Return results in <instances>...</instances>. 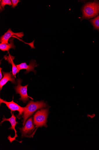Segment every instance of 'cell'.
I'll list each match as a JSON object with an SVG mask.
<instances>
[{
  "label": "cell",
  "mask_w": 99,
  "mask_h": 150,
  "mask_svg": "<svg viewBox=\"0 0 99 150\" xmlns=\"http://www.w3.org/2000/svg\"><path fill=\"white\" fill-rule=\"evenodd\" d=\"M11 113V116L9 118H6L4 116L1 122V125L3 122L5 121H8L10 122L11 126V127L9 128V129L14 130L15 131V136L13 138H11V135L9 136L8 138V139L9 140L10 143H11L14 141H17L16 139V138L18 137V136L17 133V132L16 129L15 127L19 123L18 122L16 121L17 117L14 115V112H12ZM17 141L21 143L22 141L19 142L18 141Z\"/></svg>",
  "instance_id": "cell-6"
},
{
  "label": "cell",
  "mask_w": 99,
  "mask_h": 150,
  "mask_svg": "<svg viewBox=\"0 0 99 150\" xmlns=\"http://www.w3.org/2000/svg\"><path fill=\"white\" fill-rule=\"evenodd\" d=\"M4 75L3 77L0 81V90L1 91L3 87L9 81L15 85L17 84L16 81V77L13 76L12 72H5L3 71Z\"/></svg>",
  "instance_id": "cell-10"
},
{
  "label": "cell",
  "mask_w": 99,
  "mask_h": 150,
  "mask_svg": "<svg viewBox=\"0 0 99 150\" xmlns=\"http://www.w3.org/2000/svg\"><path fill=\"white\" fill-rule=\"evenodd\" d=\"M17 85L15 87L17 94H19L20 95L21 98L19 100L22 101L24 103H26L29 100V98L32 100L33 99L28 96L27 93V87L28 85H27L24 86H21V84L22 81L21 79H18L17 80Z\"/></svg>",
  "instance_id": "cell-5"
},
{
  "label": "cell",
  "mask_w": 99,
  "mask_h": 150,
  "mask_svg": "<svg viewBox=\"0 0 99 150\" xmlns=\"http://www.w3.org/2000/svg\"><path fill=\"white\" fill-rule=\"evenodd\" d=\"M4 58L7 61L9 64H11L12 65V73L13 76H15L16 78V75L20 71L18 69L16 65L14 63L13 60L15 59V57L12 56L9 54L8 56H5Z\"/></svg>",
  "instance_id": "cell-11"
},
{
  "label": "cell",
  "mask_w": 99,
  "mask_h": 150,
  "mask_svg": "<svg viewBox=\"0 0 99 150\" xmlns=\"http://www.w3.org/2000/svg\"><path fill=\"white\" fill-rule=\"evenodd\" d=\"M13 35H15L18 37L22 38L24 36V33L23 32L18 33L13 32L10 28H9L4 34L1 36L0 38L1 43L8 44V40Z\"/></svg>",
  "instance_id": "cell-8"
},
{
  "label": "cell",
  "mask_w": 99,
  "mask_h": 150,
  "mask_svg": "<svg viewBox=\"0 0 99 150\" xmlns=\"http://www.w3.org/2000/svg\"><path fill=\"white\" fill-rule=\"evenodd\" d=\"M13 99V96L12 100L11 102H8L1 98L0 99V104L1 105L2 103L5 104L9 110H11V113L15 111H18L19 112V114L17 115V117L18 119H20L21 116L22 115L23 113L24 107L21 106L14 102Z\"/></svg>",
  "instance_id": "cell-7"
},
{
  "label": "cell",
  "mask_w": 99,
  "mask_h": 150,
  "mask_svg": "<svg viewBox=\"0 0 99 150\" xmlns=\"http://www.w3.org/2000/svg\"><path fill=\"white\" fill-rule=\"evenodd\" d=\"M36 127L33 123V117L26 121L25 125L21 128H19L21 133L22 138L33 137Z\"/></svg>",
  "instance_id": "cell-4"
},
{
  "label": "cell",
  "mask_w": 99,
  "mask_h": 150,
  "mask_svg": "<svg viewBox=\"0 0 99 150\" xmlns=\"http://www.w3.org/2000/svg\"><path fill=\"white\" fill-rule=\"evenodd\" d=\"M2 69L1 68H0V79L1 80L3 78V75L2 74Z\"/></svg>",
  "instance_id": "cell-16"
},
{
  "label": "cell",
  "mask_w": 99,
  "mask_h": 150,
  "mask_svg": "<svg viewBox=\"0 0 99 150\" xmlns=\"http://www.w3.org/2000/svg\"><path fill=\"white\" fill-rule=\"evenodd\" d=\"M8 5L10 6H12L11 1L10 0H2L1 1V11H3L5 9V7L6 5Z\"/></svg>",
  "instance_id": "cell-14"
},
{
  "label": "cell",
  "mask_w": 99,
  "mask_h": 150,
  "mask_svg": "<svg viewBox=\"0 0 99 150\" xmlns=\"http://www.w3.org/2000/svg\"><path fill=\"white\" fill-rule=\"evenodd\" d=\"M14 39L15 38L13 37L11 38L9 40L10 43L8 44L1 43L0 44V49L3 51H7L8 52H9L10 49H15L16 46L14 45Z\"/></svg>",
  "instance_id": "cell-12"
},
{
  "label": "cell",
  "mask_w": 99,
  "mask_h": 150,
  "mask_svg": "<svg viewBox=\"0 0 99 150\" xmlns=\"http://www.w3.org/2000/svg\"><path fill=\"white\" fill-rule=\"evenodd\" d=\"M49 113V109L42 108L38 111L34 115L33 117V123L36 129H35L33 135L39 127L43 126L47 127V118Z\"/></svg>",
  "instance_id": "cell-3"
},
{
  "label": "cell",
  "mask_w": 99,
  "mask_h": 150,
  "mask_svg": "<svg viewBox=\"0 0 99 150\" xmlns=\"http://www.w3.org/2000/svg\"><path fill=\"white\" fill-rule=\"evenodd\" d=\"M21 1L20 0H12V6L11 7L13 8H15L17 6L18 4Z\"/></svg>",
  "instance_id": "cell-15"
},
{
  "label": "cell",
  "mask_w": 99,
  "mask_h": 150,
  "mask_svg": "<svg viewBox=\"0 0 99 150\" xmlns=\"http://www.w3.org/2000/svg\"><path fill=\"white\" fill-rule=\"evenodd\" d=\"M47 107V105L44 101L34 102L32 100L28 102L27 105L24 107V110L22 117L23 126L25 125L27 119L31 116L36 111L39 109Z\"/></svg>",
  "instance_id": "cell-1"
},
{
  "label": "cell",
  "mask_w": 99,
  "mask_h": 150,
  "mask_svg": "<svg viewBox=\"0 0 99 150\" xmlns=\"http://www.w3.org/2000/svg\"><path fill=\"white\" fill-rule=\"evenodd\" d=\"M90 21L93 26L94 29L99 30V15Z\"/></svg>",
  "instance_id": "cell-13"
},
{
  "label": "cell",
  "mask_w": 99,
  "mask_h": 150,
  "mask_svg": "<svg viewBox=\"0 0 99 150\" xmlns=\"http://www.w3.org/2000/svg\"><path fill=\"white\" fill-rule=\"evenodd\" d=\"M82 16L81 20L94 18L99 13V2L95 1L85 4L82 8Z\"/></svg>",
  "instance_id": "cell-2"
},
{
  "label": "cell",
  "mask_w": 99,
  "mask_h": 150,
  "mask_svg": "<svg viewBox=\"0 0 99 150\" xmlns=\"http://www.w3.org/2000/svg\"><path fill=\"white\" fill-rule=\"evenodd\" d=\"M18 69L20 71L23 69H25L26 71L25 72V74L29 73L31 71H33L35 74L36 71L35 70L34 68L38 66L35 61L31 60L30 62L29 65L27 64L26 62L22 63L18 65H16Z\"/></svg>",
  "instance_id": "cell-9"
}]
</instances>
